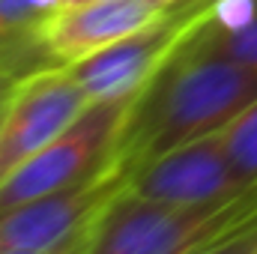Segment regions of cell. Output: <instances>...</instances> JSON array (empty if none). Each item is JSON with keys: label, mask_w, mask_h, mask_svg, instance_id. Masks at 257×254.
Wrapping results in <instances>:
<instances>
[{"label": "cell", "mask_w": 257, "mask_h": 254, "mask_svg": "<svg viewBox=\"0 0 257 254\" xmlns=\"http://www.w3.org/2000/svg\"><path fill=\"white\" fill-rule=\"evenodd\" d=\"M212 3H218V0H183L177 9H171V12H177L180 18H186V21H192V18H197L200 12H206Z\"/></svg>", "instance_id": "13"}, {"label": "cell", "mask_w": 257, "mask_h": 254, "mask_svg": "<svg viewBox=\"0 0 257 254\" xmlns=\"http://www.w3.org/2000/svg\"><path fill=\"white\" fill-rule=\"evenodd\" d=\"M126 183L128 174L117 165L90 183H81L57 194H45L0 212V251H48L81 245L93 221L102 215V209L111 203L117 191L126 189Z\"/></svg>", "instance_id": "5"}, {"label": "cell", "mask_w": 257, "mask_h": 254, "mask_svg": "<svg viewBox=\"0 0 257 254\" xmlns=\"http://www.w3.org/2000/svg\"><path fill=\"white\" fill-rule=\"evenodd\" d=\"M84 3H99V0H66L63 6H84Z\"/></svg>", "instance_id": "16"}, {"label": "cell", "mask_w": 257, "mask_h": 254, "mask_svg": "<svg viewBox=\"0 0 257 254\" xmlns=\"http://www.w3.org/2000/svg\"><path fill=\"white\" fill-rule=\"evenodd\" d=\"M165 12L150 0H99L84 6H63L48 18L45 45L57 66H69L120 42Z\"/></svg>", "instance_id": "8"}, {"label": "cell", "mask_w": 257, "mask_h": 254, "mask_svg": "<svg viewBox=\"0 0 257 254\" xmlns=\"http://www.w3.org/2000/svg\"><path fill=\"white\" fill-rule=\"evenodd\" d=\"M87 108L90 96L66 66L21 78L0 123V183L57 141Z\"/></svg>", "instance_id": "4"}, {"label": "cell", "mask_w": 257, "mask_h": 254, "mask_svg": "<svg viewBox=\"0 0 257 254\" xmlns=\"http://www.w3.org/2000/svg\"><path fill=\"white\" fill-rule=\"evenodd\" d=\"M221 135L242 186H257V99L230 126L221 129Z\"/></svg>", "instance_id": "11"}, {"label": "cell", "mask_w": 257, "mask_h": 254, "mask_svg": "<svg viewBox=\"0 0 257 254\" xmlns=\"http://www.w3.org/2000/svg\"><path fill=\"white\" fill-rule=\"evenodd\" d=\"M194 254H257V218Z\"/></svg>", "instance_id": "12"}, {"label": "cell", "mask_w": 257, "mask_h": 254, "mask_svg": "<svg viewBox=\"0 0 257 254\" xmlns=\"http://www.w3.org/2000/svg\"><path fill=\"white\" fill-rule=\"evenodd\" d=\"M63 3L66 0H0V75L21 81L57 66L45 45V27Z\"/></svg>", "instance_id": "9"}, {"label": "cell", "mask_w": 257, "mask_h": 254, "mask_svg": "<svg viewBox=\"0 0 257 254\" xmlns=\"http://www.w3.org/2000/svg\"><path fill=\"white\" fill-rule=\"evenodd\" d=\"M150 3H153V6H159L162 12H171V9H177L183 0H150Z\"/></svg>", "instance_id": "15"}, {"label": "cell", "mask_w": 257, "mask_h": 254, "mask_svg": "<svg viewBox=\"0 0 257 254\" xmlns=\"http://www.w3.org/2000/svg\"><path fill=\"white\" fill-rule=\"evenodd\" d=\"M180 45L257 69V0H218L189 21Z\"/></svg>", "instance_id": "10"}, {"label": "cell", "mask_w": 257, "mask_h": 254, "mask_svg": "<svg viewBox=\"0 0 257 254\" xmlns=\"http://www.w3.org/2000/svg\"><path fill=\"white\" fill-rule=\"evenodd\" d=\"M257 218V186L212 203H165L120 189L81 254H194Z\"/></svg>", "instance_id": "2"}, {"label": "cell", "mask_w": 257, "mask_h": 254, "mask_svg": "<svg viewBox=\"0 0 257 254\" xmlns=\"http://www.w3.org/2000/svg\"><path fill=\"white\" fill-rule=\"evenodd\" d=\"M128 189L165 203H212L242 194L251 186H242L236 177L224 135L212 132L135 168L128 174Z\"/></svg>", "instance_id": "6"}, {"label": "cell", "mask_w": 257, "mask_h": 254, "mask_svg": "<svg viewBox=\"0 0 257 254\" xmlns=\"http://www.w3.org/2000/svg\"><path fill=\"white\" fill-rule=\"evenodd\" d=\"M135 99L90 102V108L57 141H51L42 153L0 183V212L45 194L75 189L117 168L120 135Z\"/></svg>", "instance_id": "3"}, {"label": "cell", "mask_w": 257, "mask_h": 254, "mask_svg": "<svg viewBox=\"0 0 257 254\" xmlns=\"http://www.w3.org/2000/svg\"><path fill=\"white\" fill-rule=\"evenodd\" d=\"M257 99V69L177 45L138 93L120 135L117 162L135 168L230 126Z\"/></svg>", "instance_id": "1"}, {"label": "cell", "mask_w": 257, "mask_h": 254, "mask_svg": "<svg viewBox=\"0 0 257 254\" xmlns=\"http://www.w3.org/2000/svg\"><path fill=\"white\" fill-rule=\"evenodd\" d=\"M186 27H189L186 18H180L177 12H165L138 33L111 42L102 51L69 63L66 69L90 96V102L135 99L159 72V66L174 54Z\"/></svg>", "instance_id": "7"}, {"label": "cell", "mask_w": 257, "mask_h": 254, "mask_svg": "<svg viewBox=\"0 0 257 254\" xmlns=\"http://www.w3.org/2000/svg\"><path fill=\"white\" fill-rule=\"evenodd\" d=\"M15 87H18V78H6V75H0V123H3V114H6V108H9V102H12Z\"/></svg>", "instance_id": "14"}]
</instances>
